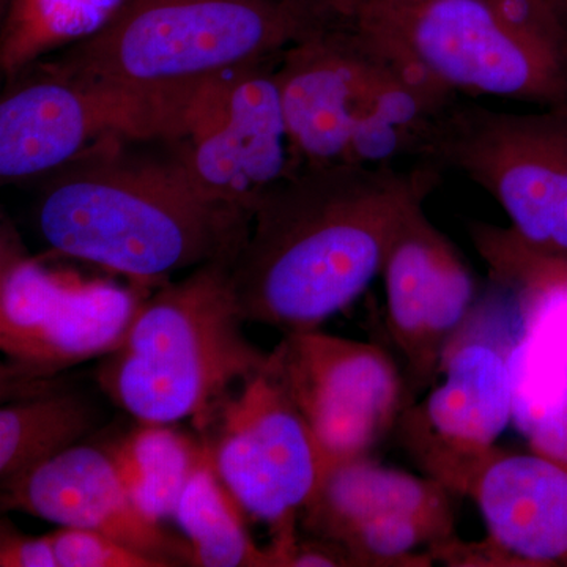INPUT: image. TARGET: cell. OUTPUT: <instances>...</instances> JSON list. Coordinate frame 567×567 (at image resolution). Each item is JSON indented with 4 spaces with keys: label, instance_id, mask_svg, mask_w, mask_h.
Wrapping results in <instances>:
<instances>
[{
    "label": "cell",
    "instance_id": "1",
    "mask_svg": "<svg viewBox=\"0 0 567 567\" xmlns=\"http://www.w3.org/2000/svg\"><path fill=\"white\" fill-rule=\"evenodd\" d=\"M435 164L298 163L254 205L234 259L245 322L316 330L382 275L395 230L442 181Z\"/></svg>",
    "mask_w": 567,
    "mask_h": 567
},
{
    "label": "cell",
    "instance_id": "2",
    "mask_svg": "<svg viewBox=\"0 0 567 567\" xmlns=\"http://www.w3.org/2000/svg\"><path fill=\"white\" fill-rule=\"evenodd\" d=\"M252 212L204 192L178 140L110 136L48 174L37 226L54 252L152 287L234 262Z\"/></svg>",
    "mask_w": 567,
    "mask_h": 567
},
{
    "label": "cell",
    "instance_id": "3",
    "mask_svg": "<svg viewBox=\"0 0 567 567\" xmlns=\"http://www.w3.org/2000/svg\"><path fill=\"white\" fill-rule=\"evenodd\" d=\"M276 78L300 163L423 162L436 123L461 99L358 17L287 48Z\"/></svg>",
    "mask_w": 567,
    "mask_h": 567
},
{
    "label": "cell",
    "instance_id": "4",
    "mask_svg": "<svg viewBox=\"0 0 567 567\" xmlns=\"http://www.w3.org/2000/svg\"><path fill=\"white\" fill-rule=\"evenodd\" d=\"M306 35L282 0H126L91 39L31 66L151 103L188 125L208 82L278 58Z\"/></svg>",
    "mask_w": 567,
    "mask_h": 567
},
{
    "label": "cell",
    "instance_id": "5",
    "mask_svg": "<svg viewBox=\"0 0 567 567\" xmlns=\"http://www.w3.org/2000/svg\"><path fill=\"white\" fill-rule=\"evenodd\" d=\"M233 264L215 260L181 281L159 284L117 349L103 358L100 386L141 424L186 417L208 424L230 388L270 360L244 333Z\"/></svg>",
    "mask_w": 567,
    "mask_h": 567
},
{
    "label": "cell",
    "instance_id": "6",
    "mask_svg": "<svg viewBox=\"0 0 567 567\" xmlns=\"http://www.w3.org/2000/svg\"><path fill=\"white\" fill-rule=\"evenodd\" d=\"M358 18L461 95L567 104V28L548 0H365Z\"/></svg>",
    "mask_w": 567,
    "mask_h": 567
},
{
    "label": "cell",
    "instance_id": "7",
    "mask_svg": "<svg viewBox=\"0 0 567 567\" xmlns=\"http://www.w3.org/2000/svg\"><path fill=\"white\" fill-rule=\"evenodd\" d=\"M423 162L466 175L522 237L567 252V104L517 114L458 99Z\"/></svg>",
    "mask_w": 567,
    "mask_h": 567
},
{
    "label": "cell",
    "instance_id": "8",
    "mask_svg": "<svg viewBox=\"0 0 567 567\" xmlns=\"http://www.w3.org/2000/svg\"><path fill=\"white\" fill-rule=\"evenodd\" d=\"M151 287L118 286L48 268L3 226L0 347L18 380L47 379L104 358L125 338Z\"/></svg>",
    "mask_w": 567,
    "mask_h": 567
},
{
    "label": "cell",
    "instance_id": "9",
    "mask_svg": "<svg viewBox=\"0 0 567 567\" xmlns=\"http://www.w3.org/2000/svg\"><path fill=\"white\" fill-rule=\"evenodd\" d=\"M213 466L238 505L271 529L297 525L333 462L284 386L275 364L218 406Z\"/></svg>",
    "mask_w": 567,
    "mask_h": 567
},
{
    "label": "cell",
    "instance_id": "10",
    "mask_svg": "<svg viewBox=\"0 0 567 567\" xmlns=\"http://www.w3.org/2000/svg\"><path fill=\"white\" fill-rule=\"evenodd\" d=\"M282 54L208 82L178 140L204 192L249 212L268 188L300 163L290 142L276 78Z\"/></svg>",
    "mask_w": 567,
    "mask_h": 567
},
{
    "label": "cell",
    "instance_id": "11",
    "mask_svg": "<svg viewBox=\"0 0 567 567\" xmlns=\"http://www.w3.org/2000/svg\"><path fill=\"white\" fill-rule=\"evenodd\" d=\"M270 357L333 464L368 456L410 406L405 377L382 347L305 330L284 333Z\"/></svg>",
    "mask_w": 567,
    "mask_h": 567
},
{
    "label": "cell",
    "instance_id": "12",
    "mask_svg": "<svg viewBox=\"0 0 567 567\" xmlns=\"http://www.w3.org/2000/svg\"><path fill=\"white\" fill-rule=\"evenodd\" d=\"M182 134V118L162 107L29 66L10 78L0 102V177L51 174L110 136Z\"/></svg>",
    "mask_w": 567,
    "mask_h": 567
},
{
    "label": "cell",
    "instance_id": "13",
    "mask_svg": "<svg viewBox=\"0 0 567 567\" xmlns=\"http://www.w3.org/2000/svg\"><path fill=\"white\" fill-rule=\"evenodd\" d=\"M388 330L412 394L434 385L447 347L476 309L477 284L450 238L429 221L423 207L395 230L382 268Z\"/></svg>",
    "mask_w": 567,
    "mask_h": 567
},
{
    "label": "cell",
    "instance_id": "14",
    "mask_svg": "<svg viewBox=\"0 0 567 567\" xmlns=\"http://www.w3.org/2000/svg\"><path fill=\"white\" fill-rule=\"evenodd\" d=\"M2 491L3 509L102 533L162 567L192 565L189 544L173 539L134 505L114 450L80 443Z\"/></svg>",
    "mask_w": 567,
    "mask_h": 567
},
{
    "label": "cell",
    "instance_id": "15",
    "mask_svg": "<svg viewBox=\"0 0 567 567\" xmlns=\"http://www.w3.org/2000/svg\"><path fill=\"white\" fill-rule=\"evenodd\" d=\"M473 312L464 330L447 347L440 375L423 404L402 416L425 435L453 450L481 453L514 420L516 375L513 347L487 334V322Z\"/></svg>",
    "mask_w": 567,
    "mask_h": 567
},
{
    "label": "cell",
    "instance_id": "16",
    "mask_svg": "<svg viewBox=\"0 0 567 567\" xmlns=\"http://www.w3.org/2000/svg\"><path fill=\"white\" fill-rule=\"evenodd\" d=\"M488 535L532 567L567 566V468L494 447L466 484Z\"/></svg>",
    "mask_w": 567,
    "mask_h": 567
},
{
    "label": "cell",
    "instance_id": "17",
    "mask_svg": "<svg viewBox=\"0 0 567 567\" xmlns=\"http://www.w3.org/2000/svg\"><path fill=\"white\" fill-rule=\"evenodd\" d=\"M399 514L453 517V509L446 488L431 477L388 468L363 456L331 466L300 517L312 535L341 540L365 524Z\"/></svg>",
    "mask_w": 567,
    "mask_h": 567
},
{
    "label": "cell",
    "instance_id": "18",
    "mask_svg": "<svg viewBox=\"0 0 567 567\" xmlns=\"http://www.w3.org/2000/svg\"><path fill=\"white\" fill-rule=\"evenodd\" d=\"M470 237L487 264L492 281L513 298L527 330H565L567 252L533 244L511 226L473 223Z\"/></svg>",
    "mask_w": 567,
    "mask_h": 567
},
{
    "label": "cell",
    "instance_id": "19",
    "mask_svg": "<svg viewBox=\"0 0 567 567\" xmlns=\"http://www.w3.org/2000/svg\"><path fill=\"white\" fill-rule=\"evenodd\" d=\"M96 406L80 393H47L0 410V481L20 480L95 429Z\"/></svg>",
    "mask_w": 567,
    "mask_h": 567
},
{
    "label": "cell",
    "instance_id": "20",
    "mask_svg": "<svg viewBox=\"0 0 567 567\" xmlns=\"http://www.w3.org/2000/svg\"><path fill=\"white\" fill-rule=\"evenodd\" d=\"M238 509L241 506L219 480L207 447L174 514L189 544L193 566L275 567L270 548L254 544Z\"/></svg>",
    "mask_w": 567,
    "mask_h": 567
},
{
    "label": "cell",
    "instance_id": "21",
    "mask_svg": "<svg viewBox=\"0 0 567 567\" xmlns=\"http://www.w3.org/2000/svg\"><path fill=\"white\" fill-rule=\"evenodd\" d=\"M126 0H7L0 66L7 80L32 63L91 39Z\"/></svg>",
    "mask_w": 567,
    "mask_h": 567
},
{
    "label": "cell",
    "instance_id": "22",
    "mask_svg": "<svg viewBox=\"0 0 567 567\" xmlns=\"http://www.w3.org/2000/svg\"><path fill=\"white\" fill-rule=\"evenodd\" d=\"M205 454L207 446L197 445L171 424H142L114 447L118 472L134 505L156 524L174 517L183 491Z\"/></svg>",
    "mask_w": 567,
    "mask_h": 567
},
{
    "label": "cell",
    "instance_id": "23",
    "mask_svg": "<svg viewBox=\"0 0 567 567\" xmlns=\"http://www.w3.org/2000/svg\"><path fill=\"white\" fill-rule=\"evenodd\" d=\"M514 420L532 451L567 468V369L532 346L513 353Z\"/></svg>",
    "mask_w": 567,
    "mask_h": 567
},
{
    "label": "cell",
    "instance_id": "24",
    "mask_svg": "<svg viewBox=\"0 0 567 567\" xmlns=\"http://www.w3.org/2000/svg\"><path fill=\"white\" fill-rule=\"evenodd\" d=\"M51 537L59 567H162L92 529L61 527Z\"/></svg>",
    "mask_w": 567,
    "mask_h": 567
},
{
    "label": "cell",
    "instance_id": "25",
    "mask_svg": "<svg viewBox=\"0 0 567 567\" xmlns=\"http://www.w3.org/2000/svg\"><path fill=\"white\" fill-rule=\"evenodd\" d=\"M427 548L434 561L446 566L532 567L491 535L481 543H464L454 535Z\"/></svg>",
    "mask_w": 567,
    "mask_h": 567
},
{
    "label": "cell",
    "instance_id": "26",
    "mask_svg": "<svg viewBox=\"0 0 567 567\" xmlns=\"http://www.w3.org/2000/svg\"><path fill=\"white\" fill-rule=\"evenodd\" d=\"M0 566L59 567L51 535L28 537L14 535L2 527L0 537Z\"/></svg>",
    "mask_w": 567,
    "mask_h": 567
},
{
    "label": "cell",
    "instance_id": "27",
    "mask_svg": "<svg viewBox=\"0 0 567 567\" xmlns=\"http://www.w3.org/2000/svg\"><path fill=\"white\" fill-rule=\"evenodd\" d=\"M303 21L308 35L353 21L363 0H282Z\"/></svg>",
    "mask_w": 567,
    "mask_h": 567
},
{
    "label": "cell",
    "instance_id": "28",
    "mask_svg": "<svg viewBox=\"0 0 567 567\" xmlns=\"http://www.w3.org/2000/svg\"><path fill=\"white\" fill-rule=\"evenodd\" d=\"M2 6H6V0H2Z\"/></svg>",
    "mask_w": 567,
    "mask_h": 567
},
{
    "label": "cell",
    "instance_id": "29",
    "mask_svg": "<svg viewBox=\"0 0 567 567\" xmlns=\"http://www.w3.org/2000/svg\"><path fill=\"white\" fill-rule=\"evenodd\" d=\"M364 2H365V0H364ZM364 2H363V3H364Z\"/></svg>",
    "mask_w": 567,
    "mask_h": 567
}]
</instances>
